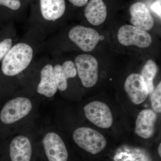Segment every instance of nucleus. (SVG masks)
<instances>
[{"instance_id":"obj_5","label":"nucleus","mask_w":161,"mask_h":161,"mask_svg":"<svg viewBox=\"0 0 161 161\" xmlns=\"http://www.w3.org/2000/svg\"><path fill=\"white\" fill-rule=\"evenodd\" d=\"M73 138L78 147L92 154L99 153L106 147L104 136L96 130L88 127L76 129L73 132Z\"/></svg>"},{"instance_id":"obj_15","label":"nucleus","mask_w":161,"mask_h":161,"mask_svg":"<svg viewBox=\"0 0 161 161\" xmlns=\"http://www.w3.org/2000/svg\"><path fill=\"white\" fill-rule=\"evenodd\" d=\"M84 13L90 23L98 26L102 24L106 19V6L103 0H91L87 4Z\"/></svg>"},{"instance_id":"obj_8","label":"nucleus","mask_w":161,"mask_h":161,"mask_svg":"<svg viewBox=\"0 0 161 161\" xmlns=\"http://www.w3.org/2000/svg\"><path fill=\"white\" fill-rule=\"evenodd\" d=\"M118 39L121 44L125 46L135 45L145 48L152 43L150 34L132 25H124L119 30Z\"/></svg>"},{"instance_id":"obj_18","label":"nucleus","mask_w":161,"mask_h":161,"mask_svg":"<svg viewBox=\"0 0 161 161\" xmlns=\"http://www.w3.org/2000/svg\"><path fill=\"white\" fill-rule=\"evenodd\" d=\"M158 70V68L155 62L153 60H150L147 61L141 72V75L147 84L149 94H152L154 90L153 79L156 75Z\"/></svg>"},{"instance_id":"obj_14","label":"nucleus","mask_w":161,"mask_h":161,"mask_svg":"<svg viewBox=\"0 0 161 161\" xmlns=\"http://www.w3.org/2000/svg\"><path fill=\"white\" fill-rule=\"evenodd\" d=\"M53 72L58 90L60 92H64L67 88L68 79L75 78L77 74L75 64L70 60L65 61L62 65H55Z\"/></svg>"},{"instance_id":"obj_10","label":"nucleus","mask_w":161,"mask_h":161,"mask_svg":"<svg viewBox=\"0 0 161 161\" xmlns=\"http://www.w3.org/2000/svg\"><path fill=\"white\" fill-rule=\"evenodd\" d=\"M125 89L132 103L140 104L147 99L149 91L142 75L132 74L125 81Z\"/></svg>"},{"instance_id":"obj_23","label":"nucleus","mask_w":161,"mask_h":161,"mask_svg":"<svg viewBox=\"0 0 161 161\" xmlns=\"http://www.w3.org/2000/svg\"><path fill=\"white\" fill-rule=\"evenodd\" d=\"M69 1L75 6L82 7L86 5L88 0H69Z\"/></svg>"},{"instance_id":"obj_19","label":"nucleus","mask_w":161,"mask_h":161,"mask_svg":"<svg viewBox=\"0 0 161 161\" xmlns=\"http://www.w3.org/2000/svg\"><path fill=\"white\" fill-rule=\"evenodd\" d=\"M151 97V105L154 112H161V83L158 84L155 90L152 92Z\"/></svg>"},{"instance_id":"obj_13","label":"nucleus","mask_w":161,"mask_h":161,"mask_svg":"<svg viewBox=\"0 0 161 161\" xmlns=\"http://www.w3.org/2000/svg\"><path fill=\"white\" fill-rule=\"evenodd\" d=\"M58 90L53 67L51 64H47L40 72V80L37 92L40 95L51 98L56 94Z\"/></svg>"},{"instance_id":"obj_9","label":"nucleus","mask_w":161,"mask_h":161,"mask_svg":"<svg viewBox=\"0 0 161 161\" xmlns=\"http://www.w3.org/2000/svg\"><path fill=\"white\" fill-rule=\"evenodd\" d=\"M69 37L82 51L88 52L95 48L99 41L100 36L95 30L78 26L71 29Z\"/></svg>"},{"instance_id":"obj_21","label":"nucleus","mask_w":161,"mask_h":161,"mask_svg":"<svg viewBox=\"0 0 161 161\" xmlns=\"http://www.w3.org/2000/svg\"><path fill=\"white\" fill-rule=\"evenodd\" d=\"M0 5L6 6L12 10H17L21 6L19 0H0Z\"/></svg>"},{"instance_id":"obj_20","label":"nucleus","mask_w":161,"mask_h":161,"mask_svg":"<svg viewBox=\"0 0 161 161\" xmlns=\"http://www.w3.org/2000/svg\"><path fill=\"white\" fill-rule=\"evenodd\" d=\"M12 40L6 39L0 42V60H3L11 48Z\"/></svg>"},{"instance_id":"obj_2","label":"nucleus","mask_w":161,"mask_h":161,"mask_svg":"<svg viewBox=\"0 0 161 161\" xmlns=\"http://www.w3.org/2000/svg\"><path fill=\"white\" fill-rule=\"evenodd\" d=\"M33 51L25 43H19L11 47L2 63L3 74L7 76H15L24 70L31 62Z\"/></svg>"},{"instance_id":"obj_3","label":"nucleus","mask_w":161,"mask_h":161,"mask_svg":"<svg viewBox=\"0 0 161 161\" xmlns=\"http://www.w3.org/2000/svg\"><path fill=\"white\" fill-rule=\"evenodd\" d=\"M38 148V158L40 161H68L69 153L65 143L60 135L53 131L43 136L41 146Z\"/></svg>"},{"instance_id":"obj_1","label":"nucleus","mask_w":161,"mask_h":161,"mask_svg":"<svg viewBox=\"0 0 161 161\" xmlns=\"http://www.w3.org/2000/svg\"><path fill=\"white\" fill-rule=\"evenodd\" d=\"M37 147L31 138L19 134L2 143L0 161H37Z\"/></svg>"},{"instance_id":"obj_12","label":"nucleus","mask_w":161,"mask_h":161,"mask_svg":"<svg viewBox=\"0 0 161 161\" xmlns=\"http://www.w3.org/2000/svg\"><path fill=\"white\" fill-rule=\"evenodd\" d=\"M157 118V114L152 110L141 111L136 121L135 133L142 138H151L155 132Z\"/></svg>"},{"instance_id":"obj_22","label":"nucleus","mask_w":161,"mask_h":161,"mask_svg":"<svg viewBox=\"0 0 161 161\" xmlns=\"http://www.w3.org/2000/svg\"><path fill=\"white\" fill-rule=\"evenodd\" d=\"M161 0H156L151 6V9L161 18Z\"/></svg>"},{"instance_id":"obj_24","label":"nucleus","mask_w":161,"mask_h":161,"mask_svg":"<svg viewBox=\"0 0 161 161\" xmlns=\"http://www.w3.org/2000/svg\"><path fill=\"white\" fill-rule=\"evenodd\" d=\"M161 144H160L159 145V147L158 148V153L159 154V156L160 157L161 156Z\"/></svg>"},{"instance_id":"obj_7","label":"nucleus","mask_w":161,"mask_h":161,"mask_svg":"<svg viewBox=\"0 0 161 161\" xmlns=\"http://www.w3.org/2000/svg\"><path fill=\"white\" fill-rule=\"evenodd\" d=\"M86 118L96 126L108 129L113 124V117L109 108L106 104L98 101L92 102L84 108Z\"/></svg>"},{"instance_id":"obj_6","label":"nucleus","mask_w":161,"mask_h":161,"mask_svg":"<svg viewBox=\"0 0 161 161\" xmlns=\"http://www.w3.org/2000/svg\"><path fill=\"white\" fill-rule=\"evenodd\" d=\"M75 64L77 73L84 86L92 87L98 79V63L93 56L88 54L76 57Z\"/></svg>"},{"instance_id":"obj_4","label":"nucleus","mask_w":161,"mask_h":161,"mask_svg":"<svg viewBox=\"0 0 161 161\" xmlns=\"http://www.w3.org/2000/svg\"><path fill=\"white\" fill-rule=\"evenodd\" d=\"M33 108L29 98L17 97L10 99L0 110V124L9 126L19 121L29 115Z\"/></svg>"},{"instance_id":"obj_11","label":"nucleus","mask_w":161,"mask_h":161,"mask_svg":"<svg viewBox=\"0 0 161 161\" xmlns=\"http://www.w3.org/2000/svg\"><path fill=\"white\" fill-rule=\"evenodd\" d=\"M130 21L133 26L144 31L152 29L154 24L153 18L144 3H136L130 6Z\"/></svg>"},{"instance_id":"obj_17","label":"nucleus","mask_w":161,"mask_h":161,"mask_svg":"<svg viewBox=\"0 0 161 161\" xmlns=\"http://www.w3.org/2000/svg\"><path fill=\"white\" fill-rule=\"evenodd\" d=\"M115 158L116 160L120 159V161H151L149 156L144 150L128 147H125L124 151L117 154Z\"/></svg>"},{"instance_id":"obj_25","label":"nucleus","mask_w":161,"mask_h":161,"mask_svg":"<svg viewBox=\"0 0 161 161\" xmlns=\"http://www.w3.org/2000/svg\"><path fill=\"white\" fill-rule=\"evenodd\" d=\"M2 142H0V158H1V148H2Z\"/></svg>"},{"instance_id":"obj_16","label":"nucleus","mask_w":161,"mask_h":161,"mask_svg":"<svg viewBox=\"0 0 161 161\" xmlns=\"http://www.w3.org/2000/svg\"><path fill=\"white\" fill-rule=\"evenodd\" d=\"M40 8L43 18L48 21H54L62 16L65 12L64 0H40Z\"/></svg>"}]
</instances>
